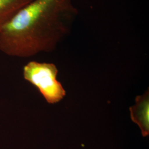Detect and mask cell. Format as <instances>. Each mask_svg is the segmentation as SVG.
<instances>
[{
    "mask_svg": "<svg viewBox=\"0 0 149 149\" xmlns=\"http://www.w3.org/2000/svg\"><path fill=\"white\" fill-rule=\"evenodd\" d=\"M79 15L74 0H32L0 28V50L28 58L54 50Z\"/></svg>",
    "mask_w": 149,
    "mask_h": 149,
    "instance_id": "1",
    "label": "cell"
},
{
    "mask_svg": "<svg viewBox=\"0 0 149 149\" xmlns=\"http://www.w3.org/2000/svg\"><path fill=\"white\" fill-rule=\"evenodd\" d=\"M58 70L53 63L32 61L23 69L25 80L34 86L48 103L54 104L60 101L66 95L61 84L56 79Z\"/></svg>",
    "mask_w": 149,
    "mask_h": 149,
    "instance_id": "2",
    "label": "cell"
},
{
    "mask_svg": "<svg viewBox=\"0 0 149 149\" xmlns=\"http://www.w3.org/2000/svg\"><path fill=\"white\" fill-rule=\"evenodd\" d=\"M132 120L140 129L143 137L149 134V93L147 91L143 95L137 96L135 104L129 108Z\"/></svg>",
    "mask_w": 149,
    "mask_h": 149,
    "instance_id": "3",
    "label": "cell"
},
{
    "mask_svg": "<svg viewBox=\"0 0 149 149\" xmlns=\"http://www.w3.org/2000/svg\"><path fill=\"white\" fill-rule=\"evenodd\" d=\"M32 0H0V28Z\"/></svg>",
    "mask_w": 149,
    "mask_h": 149,
    "instance_id": "4",
    "label": "cell"
}]
</instances>
